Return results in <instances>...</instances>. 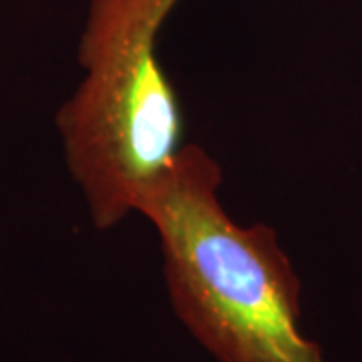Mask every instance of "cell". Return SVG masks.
Listing matches in <instances>:
<instances>
[{"instance_id": "1", "label": "cell", "mask_w": 362, "mask_h": 362, "mask_svg": "<svg viewBox=\"0 0 362 362\" xmlns=\"http://www.w3.org/2000/svg\"><path fill=\"white\" fill-rule=\"evenodd\" d=\"M220 185V163L183 145L137 207L159 235L177 318L220 362H326L300 328V282L274 228L235 223Z\"/></svg>"}, {"instance_id": "2", "label": "cell", "mask_w": 362, "mask_h": 362, "mask_svg": "<svg viewBox=\"0 0 362 362\" xmlns=\"http://www.w3.org/2000/svg\"><path fill=\"white\" fill-rule=\"evenodd\" d=\"M177 2L90 0L77 51L85 77L57 129L97 230L137 214L185 145L180 97L159 63V35Z\"/></svg>"}]
</instances>
